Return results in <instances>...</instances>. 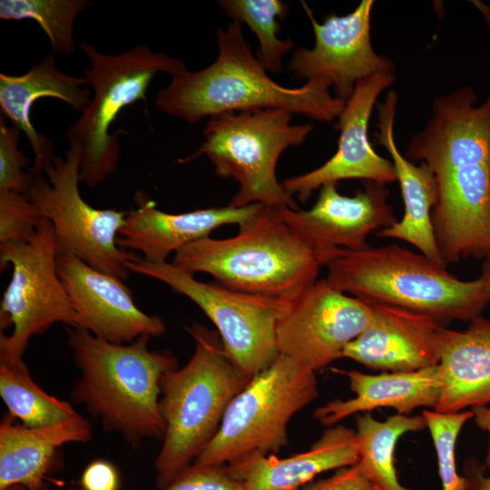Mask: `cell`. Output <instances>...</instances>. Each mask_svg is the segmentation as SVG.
I'll return each mask as SVG.
<instances>
[{"label":"cell","instance_id":"cell-5","mask_svg":"<svg viewBox=\"0 0 490 490\" xmlns=\"http://www.w3.org/2000/svg\"><path fill=\"white\" fill-rule=\"evenodd\" d=\"M327 268V279L348 295L425 314L444 326L480 317L490 302L480 277L460 279L446 266L398 245L344 250Z\"/></svg>","mask_w":490,"mask_h":490},{"label":"cell","instance_id":"cell-30","mask_svg":"<svg viewBox=\"0 0 490 490\" xmlns=\"http://www.w3.org/2000/svg\"><path fill=\"white\" fill-rule=\"evenodd\" d=\"M422 416L430 432L436 450L442 490H461L464 476L456 466V446L464 425L474 417L472 410L441 413L424 409Z\"/></svg>","mask_w":490,"mask_h":490},{"label":"cell","instance_id":"cell-26","mask_svg":"<svg viewBox=\"0 0 490 490\" xmlns=\"http://www.w3.org/2000/svg\"><path fill=\"white\" fill-rule=\"evenodd\" d=\"M426 427L423 416L396 414L384 421L370 412L356 419L358 465L378 490H408L397 478L394 453L398 439L408 432Z\"/></svg>","mask_w":490,"mask_h":490},{"label":"cell","instance_id":"cell-27","mask_svg":"<svg viewBox=\"0 0 490 490\" xmlns=\"http://www.w3.org/2000/svg\"><path fill=\"white\" fill-rule=\"evenodd\" d=\"M0 396L9 415L28 427L54 426L78 414L70 403L44 392L23 360L0 362Z\"/></svg>","mask_w":490,"mask_h":490},{"label":"cell","instance_id":"cell-18","mask_svg":"<svg viewBox=\"0 0 490 490\" xmlns=\"http://www.w3.org/2000/svg\"><path fill=\"white\" fill-rule=\"evenodd\" d=\"M387 198L388 191L381 182L366 181L354 196H344L337 183H327L311 209L283 207L278 211L285 221L316 243L356 250L369 246L367 238L373 230L397 221Z\"/></svg>","mask_w":490,"mask_h":490},{"label":"cell","instance_id":"cell-29","mask_svg":"<svg viewBox=\"0 0 490 490\" xmlns=\"http://www.w3.org/2000/svg\"><path fill=\"white\" fill-rule=\"evenodd\" d=\"M91 5L86 0H1L0 18L35 21L49 38L54 54L71 55L75 50L74 21Z\"/></svg>","mask_w":490,"mask_h":490},{"label":"cell","instance_id":"cell-39","mask_svg":"<svg viewBox=\"0 0 490 490\" xmlns=\"http://www.w3.org/2000/svg\"><path fill=\"white\" fill-rule=\"evenodd\" d=\"M4 490H29L27 487L21 485H11Z\"/></svg>","mask_w":490,"mask_h":490},{"label":"cell","instance_id":"cell-31","mask_svg":"<svg viewBox=\"0 0 490 490\" xmlns=\"http://www.w3.org/2000/svg\"><path fill=\"white\" fill-rule=\"evenodd\" d=\"M44 220L25 193L0 191V243L29 241Z\"/></svg>","mask_w":490,"mask_h":490},{"label":"cell","instance_id":"cell-21","mask_svg":"<svg viewBox=\"0 0 490 490\" xmlns=\"http://www.w3.org/2000/svg\"><path fill=\"white\" fill-rule=\"evenodd\" d=\"M85 78L67 74L57 66L54 54L45 55L22 75L0 74V108L2 114L23 132L34 152V165L29 170L45 174L55 159L50 138L38 132L31 121L33 104L42 98H54L83 112L91 103V93L83 88Z\"/></svg>","mask_w":490,"mask_h":490},{"label":"cell","instance_id":"cell-16","mask_svg":"<svg viewBox=\"0 0 490 490\" xmlns=\"http://www.w3.org/2000/svg\"><path fill=\"white\" fill-rule=\"evenodd\" d=\"M57 270L78 317V327L96 338L128 344L142 336L159 337L166 332L161 317L137 307L123 280L71 255H57Z\"/></svg>","mask_w":490,"mask_h":490},{"label":"cell","instance_id":"cell-17","mask_svg":"<svg viewBox=\"0 0 490 490\" xmlns=\"http://www.w3.org/2000/svg\"><path fill=\"white\" fill-rule=\"evenodd\" d=\"M370 305L369 323L347 345L342 358L388 372H412L438 365L442 323L406 309Z\"/></svg>","mask_w":490,"mask_h":490},{"label":"cell","instance_id":"cell-11","mask_svg":"<svg viewBox=\"0 0 490 490\" xmlns=\"http://www.w3.org/2000/svg\"><path fill=\"white\" fill-rule=\"evenodd\" d=\"M12 266V276L0 305V362L16 363L29 340L55 323L78 327L57 270V252L52 224L44 220L26 242L0 243L1 270Z\"/></svg>","mask_w":490,"mask_h":490},{"label":"cell","instance_id":"cell-10","mask_svg":"<svg viewBox=\"0 0 490 490\" xmlns=\"http://www.w3.org/2000/svg\"><path fill=\"white\" fill-rule=\"evenodd\" d=\"M125 266L194 302L215 325L228 356L247 378L268 368L279 355L277 327L291 301L201 282L172 262L150 261L135 253Z\"/></svg>","mask_w":490,"mask_h":490},{"label":"cell","instance_id":"cell-1","mask_svg":"<svg viewBox=\"0 0 490 490\" xmlns=\"http://www.w3.org/2000/svg\"><path fill=\"white\" fill-rule=\"evenodd\" d=\"M405 157L432 171L437 199L432 211L444 262L490 254V94L463 86L433 100L431 116Z\"/></svg>","mask_w":490,"mask_h":490},{"label":"cell","instance_id":"cell-4","mask_svg":"<svg viewBox=\"0 0 490 490\" xmlns=\"http://www.w3.org/2000/svg\"><path fill=\"white\" fill-rule=\"evenodd\" d=\"M67 342L79 377L72 397L98 418L104 430L120 434L133 448L148 438L163 439L160 407L162 376L177 368L168 350H150V336L128 344L96 338L87 329L67 327Z\"/></svg>","mask_w":490,"mask_h":490},{"label":"cell","instance_id":"cell-40","mask_svg":"<svg viewBox=\"0 0 490 490\" xmlns=\"http://www.w3.org/2000/svg\"><path fill=\"white\" fill-rule=\"evenodd\" d=\"M488 8H489V10H490V5H489Z\"/></svg>","mask_w":490,"mask_h":490},{"label":"cell","instance_id":"cell-13","mask_svg":"<svg viewBox=\"0 0 490 490\" xmlns=\"http://www.w3.org/2000/svg\"><path fill=\"white\" fill-rule=\"evenodd\" d=\"M371 317L370 304L338 290L327 279L317 280L280 318L279 352L316 372L342 358Z\"/></svg>","mask_w":490,"mask_h":490},{"label":"cell","instance_id":"cell-25","mask_svg":"<svg viewBox=\"0 0 490 490\" xmlns=\"http://www.w3.org/2000/svg\"><path fill=\"white\" fill-rule=\"evenodd\" d=\"M91 423L79 414L44 427L15 425L5 417L0 426V490L21 485L42 490L56 450L69 443L91 440Z\"/></svg>","mask_w":490,"mask_h":490},{"label":"cell","instance_id":"cell-8","mask_svg":"<svg viewBox=\"0 0 490 490\" xmlns=\"http://www.w3.org/2000/svg\"><path fill=\"white\" fill-rule=\"evenodd\" d=\"M89 60L84 71L93 90L89 105L65 132L69 147L80 151L79 178L89 187L104 181L117 169L121 131L110 128L123 108L145 100L158 73L173 75L188 70L181 59L137 45L118 54L101 53L94 45L80 44Z\"/></svg>","mask_w":490,"mask_h":490},{"label":"cell","instance_id":"cell-24","mask_svg":"<svg viewBox=\"0 0 490 490\" xmlns=\"http://www.w3.org/2000/svg\"><path fill=\"white\" fill-rule=\"evenodd\" d=\"M437 368L441 391L436 411L490 405V320L477 317L462 330L444 327Z\"/></svg>","mask_w":490,"mask_h":490},{"label":"cell","instance_id":"cell-6","mask_svg":"<svg viewBox=\"0 0 490 490\" xmlns=\"http://www.w3.org/2000/svg\"><path fill=\"white\" fill-rule=\"evenodd\" d=\"M186 330L194 340L192 356L161 380L165 433L154 462L160 490L192 465L216 434L231 400L250 380L230 358L217 331L196 322Z\"/></svg>","mask_w":490,"mask_h":490},{"label":"cell","instance_id":"cell-22","mask_svg":"<svg viewBox=\"0 0 490 490\" xmlns=\"http://www.w3.org/2000/svg\"><path fill=\"white\" fill-rule=\"evenodd\" d=\"M355 430L343 425L327 427L305 452L285 458L254 456L228 466L244 490H298L316 475L357 464Z\"/></svg>","mask_w":490,"mask_h":490},{"label":"cell","instance_id":"cell-2","mask_svg":"<svg viewBox=\"0 0 490 490\" xmlns=\"http://www.w3.org/2000/svg\"><path fill=\"white\" fill-rule=\"evenodd\" d=\"M343 251L309 240L285 221L278 208L262 204L236 235L191 242L172 263L191 274L207 273L234 290L292 302Z\"/></svg>","mask_w":490,"mask_h":490},{"label":"cell","instance_id":"cell-23","mask_svg":"<svg viewBox=\"0 0 490 490\" xmlns=\"http://www.w3.org/2000/svg\"><path fill=\"white\" fill-rule=\"evenodd\" d=\"M348 377L355 397L334 399L317 409L314 418L325 427L341 420L379 407L394 408L397 414L408 415L418 407L435 410L439 400L441 384L437 366L412 372H386L369 375L358 370H340Z\"/></svg>","mask_w":490,"mask_h":490},{"label":"cell","instance_id":"cell-3","mask_svg":"<svg viewBox=\"0 0 490 490\" xmlns=\"http://www.w3.org/2000/svg\"><path fill=\"white\" fill-rule=\"evenodd\" d=\"M241 23L232 21L218 29V55L209 66L172 76L155 97V106L189 123L230 112L284 109L319 122L340 115L345 101L333 96L323 78L297 88L273 81L257 60L242 34Z\"/></svg>","mask_w":490,"mask_h":490},{"label":"cell","instance_id":"cell-38","mask_svg":"<svg viewBox=\"0 0 490 490\" xmlns=\"http://www.w3.org/2000/svg\"><path fill=\"white\" fill-rule=\"evenodd\" d=\"M479 277L484 280L488 290L490 291V254L484 259L482 270Z\"/></svg>","mask_w":490,"mask_h":490},{"label":"cell","instance_id":"cell-7","mask_svg":"<svg viewBox=\"0 0 490 490\" xmlns=\"http://www.w3.org/2000/svg\"><path fill=\"white\" fill-rule=\"evenodd\" d=\"M292 114L284 109H263L210 117L203 142L194 153L178 162L186 163L205 155L219 177L236 181L239 190L231 206L261 203L299 210L276 175L282 152L301 144L312 131L311 124H292Z\"/></svg>","mask_w":490,"mask_h":490},{"label":"cell","instance_id":"cell-20","mask_svg":"<svg viewBox=\"0 0 490 490\" xmlns=\"http://www.w3.org/2000/svg\"><path fill=\"white\" fill-rule=\"evenodd\" d=\"M395 91L387 93L377 106V142L389 153L399 182L404 213L401 220L379 230L380 238L397 239L413 245L428 259L446 266L435 237L432 211L437 199L435 176L429 167L421 162L416 165L398 150L394 137V123L397 108Z\"/></svg>","mask_w":490,"mask_h":490},{"label":"cell","instance_id":"cell-37","mask_svg":"<svg viewBox=\"0 0 490 490\" xmlns=\"http://www.w3.org/2000/svg\"><path fill=\"white\" fill-rule=\"evenodd\" d=\"M472 411L474 412V419L476 424V426L487 432L488 434V446H487V453H486V458H485V465L487 468L490 470V407H480L473 408Z\"/></svg>","mask_w":490,"mask_h":490},{"label":"cell","instance_id":"cell-12","mask_svg":"<svg viewBox=\"0 0 490 490\" xmlns=\"http://www.w3.org/2000/svg\"><path fill=\"white\" fill-rule=\"evenodd\" d=\"M80 156L78 149L69 147L64 157H55L45 174L28 168L31 181L25 195L52 224L57 255L77 257L125 281L130 272L125 262L134 255L117 244L126 212L94 208L82 198Z\"/></svg>","mask_w":490,"mask_h":490},{"label":"cell","instance_id":"cell-34","mask_svg":"<svg viewBox=\"0 0 490 490\" xmlns=\"http://www.w3.org/2000/svg\"><path fill=\"white\" fill-rule=\"evenodd\" d=\"M298 490H378L358 463L338 469L332 475L309 483Z\"/></svg>","mask_w":490,"mask_h":490},{"label":"cell","instance_id":"cell-33","mask_svg":"<svg viewBox=\"0 0 490 490\" xmlns=\"http://www.w3.org/2000/svg\"><path fill=\"white\" fill-rule=\"evenodd\" d=\"M162 490H244L227 466L191 465Z\"/></svg>","mask_w":490,"mask_h":490},{"label":"cell","instance_id":"cell-19","mask_svg":"<svg viewBox=\"0 0 490 490\" xmlns=\"http://www.w3.org/2000/svg\"><path fill=\"white\" fill-rule=\"evenodd\" d=\"M137 207L126 212L117 244L128 251H139L150 261H167L172 252L210 237L220 226L250 220L261 207H211L182 213H169L156 207L144 192L135 194Z\"/></svg>","mask_w":490,"mask_h":490},{"label":"cell","instance_id":"cell-15","mask_svg":"<svg viewBox=\"0 0 490 490\" xmlns=\"http://www.w3.org/2000/svg\"><path fill=\"white\" fill-rule=\"evenodd\" d=\"M395 82L394 74H379L359 81L338 116L340 132L333 156L318 168L283 181L284 190L306 201L327 183L361 179L390 183L397 181L391 161L380 156L368 139V123L378 96Z\"/></svg>","mask_w":490,"mask_h":490},{"label":"cell","instance_id":"cell-14","mask_svg":"<svg viewBox=\"0 0 490 490\" xmlns=\"http://www.w3.org/2000/svg\"><path fill=\"white\" fill-rule=\"evenodd\" d=\"M301 5L311 23L315 44L296 48L289 70L297 79L323 78L331 83L336 96L347 101L356 84L379 74H394L395 64L377 54L371 44L373 0H362L346 15L331 14L318 23L305 2Z\"/></svg>","mask_w":490,"mask_h":490},{"label":"cell","instance_id":"cell-32","mask_svg":"<svg viewBox=\"0 0 490 490\" xmlns=\"http://www.w3.org/2000/svg\"><path fill=\"white\" fill-rule=\"evenodd\" d=\"M21 131L15 125H7L3 115L0 118V191H15L25 193L30 181L29 171L24 169L29 159L19 149Z\"/></svg>","mask_w":490,"mask_h":490},{"label":"cell","instance_id":"cell-9","mask_svg":"<svg viewBox=\"0 0 490 490\" xmlns=\"http://www.w3.org/2000/svg\"><path fill=\"white\" fill-rule=\"evenodd\" d=\"M316 372L279 354L231 400L214 436L192 464L232 466L288 446L293 416L318 396Z\"/></svg>","mask_w":490,"mask_h":490},{"label":"cell","instance_id":"cell-28","mask_svg":"<svg viewBox=\"0 0 490 490\" xmlns=\"http://www.w3.org/2000/svg\"><path fill=\"white\" fill-rule=\"evenodd\" d=\"M224 13L235 22L245 23L256 34L259 46L255 56L266 72L283 70L285 54L294 48L291 39L277 37L279 18H285L289 6L280 0H223L219 1Z\"/></svg>","mask_w":490,"mask_h":490},{"label":"cell","instance_id":"cell-36","mask_svg":"<svg viewBox=\"0 0 490 490\" xmlns=\"http://www.w3.org/2000/svg\"><path fill=\"white\" fill-rule=\"evenodd\" d=\"M461 490H490V475H485L480 465L471 461L466 466Z\"/></svg>","mask_w":490,"mask_h":490},{"label":"cell","instance_id":"cell-35","mask_svg":"<svg viewBox=\"0 0 490 490\" xmlns=\"http://www.w3.org/2000/svg\"><path fill=\"white\" fill-rule=\"evenodd\" d=\"M81 485L83 490H119V474L113 464L95 460L85 467Z\"/></svg>","mask_w":490,"mask_h":490}]
</instances>
